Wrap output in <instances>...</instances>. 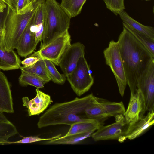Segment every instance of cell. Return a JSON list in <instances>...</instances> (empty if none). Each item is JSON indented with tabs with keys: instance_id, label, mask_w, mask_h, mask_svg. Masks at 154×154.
Instances as JSON below:
<instances>
[{
	"instance_id": "8",
	"label": "cell",
	"mask_w": 154,
	"mask_h": 154,
	"mask_svg": "<svg viewBox=\"0 0 154 154\" xmlns=\"http://www.w3.org/2000/svg\"><path fill=\"white\" fill-rule=\"evenodd\" d=\"M71 36L67 30L31 56L49 60L54 64L58 66L62 54L71 45Z\"/></svg>"
},
{
	"instance_id": "22",
	"label": "cell",
	"mask_w": 154,
	"mask_h": 154,
	"mask_svg": "<svg viewBox=\"0 0 154 154\" xmlns=\"http://www.w3.org/2000/svg\"><path fill=\"white\" fill-rule=\"evenodd\" d=\"M18 80L21 86L30 85L39 89L43 88L48 82L35 74L22 70Z\"/></svg>"
},
{
	"instance_id": "23",
	"label": "cell",
	"mask_w": 154,
	"mask_h": 154,
	"mask_svg": "<svg viewBox=\"0 0 154 154\" xmlns=\"http://www.w3.org/2000/svg\"><path fill=\"white\" fill-rule=\"evenodd\" d=\"M39 60L35 64L29 66H20L21 70L35 74L48 82L51 79L47 72L44 60Z\"/></svg>"
},
{
	"instance_id": "33",
	"label": "cell",
	"mask_w": 154,
	"mask_h": 154,
	"mask_svg": "<svg viewBox=\"0 0 154 154\" xmlns=\"http://www.w3.org/2000/svg\"><path fill=\"white\" fill-rule=\"evenodd\" d=\"M13 11L16 12L17 4L19 0H2Z\"/></svg>"
},
{
	"instance_id": "6",
	"label": "cell",
	"mask_w": 154,
	"mask_h": 154,
	"mask_svg": "<svg viewBox=\"0 0 154 154\" xmlns=\"http://www.w3.org/2000/svg\"><path fill=\"white\" fill-rule=\"evenodd\" d=\"M66 78L73 91L79 96L90 89L94 79L85 55L79 58L75 68Z\"/></svg>"
},
{
	"instance_id": "30",
	"label": "cell",
	"mask_w": 154,
	"mask_h": 154,
	"mask_svg": "<svg viewBox=\"0 0 154 154\" xmlns=\"http://www.w3.org/2000/svg\"><path fill=\"white\" fill-rule=\"evenodd\" d=\"M39 59L36 57L30 56L21 61V64L25 66H30L36 63Z\"/></svg>"
},
{
	"instance_id": "35",
	"label": "cell",
	"mask_w": 154,
	"mask_h": 154,
	"mask_svg": "<svg viewBox=\"0 0 154 154\" xmlns=\"http://www.w3.org/2000/svg\"><path fill=\"white\" fill-rule=\"evenodd\" d=\"M0 121L5 122L9 121L3 114V112L1 111H0Z\"/></svg>"
},
{
	"instance_id": "12",
	"label": "cell",
	"mask_w": 154,
	"mask_h": 154,
	"mask_svg": "<svg viewBox=\"0 0 154 154\" xmlns=\"http://www.w3.org/2000/svg\"><path fill=\"white\" fill-rule=\"evenodd\" d=\"M147 111L142 92L137 88L135 92L131 93L129 102L124 116L127 123L131 125L143 117Z\"/></svg>"
},
{
	"instance_id": "24",
	"label": "cell",
	"mask_w": 154,
	"mask_h": 154,
	"mask_svg": "<svg viewBox=\"0 0 154 154\" xmlns=\"http://www.w3.org/2000/svg\"><path fill=\"white\" fill-rule=\"evenodd\" d=\"M86 0H61L60 5L71 18L79 15Z\"/></svg>"
},
{
	"instance_id": "5",
	"label": "cell",
	"mask_w": 154,
	"mask_h": 154,
	"mask_svg": "<svg viewBox=\"0 0 154 154\" xmlns=\"http://www.w3.org/2000/svg\"><path fill=\"white\" fill-rule=\"evenodd\" d=\"M106 64L109 66L116 80L119 93L123 97L127 85L126 78L117 42L110 41L103 51Z\"/></svg>"
},
{
	"instance_id": "20",
	"label": "cell",
	"mask_w": 154,
	"mask_h": 154,
	"mask_svg": "<svg viewBox=\"0 0 154 154\" xmlns=\"http://www.w3.org/2000/svg\"><path fill=\"white\" fill-rule=\"evenodd\" d=\"M123 23L136 31L154 39V28L151 26L143 25L131 17L124 10L118 13Z\"/></svg>"
},
{
	"instance_id": "28",
	"label": "cell",
	"mask_w": 154,
	"mask_h": 154,
	"mask_svg": "<svg viewBox=\"0 0 154 154\" xmlns=\"http://www.w3.org/2000/svg\"><path fill=\"white\" fill-rule=\"evenodd\" d=\"M106 8L114 13L118 15V13L125 9L124 0H103Z\"/></svg>"
},
{
	"instance_id": "13",
	"label": "cell",
	"mask_w": 154,
	"mask_h": 154,
	"mask_svg": "<svg viewBox=\"0 0 154 154\" xmlns=\"http://www.w3.org/2000/svg\"><path fill=\"white\" fill-rule=\"evenodd\" d=\"M36 92L35 97L31 100L26 97L22 98L23 105L27 108L30 116L39 115L42 113L52 102L50 96L39 88H37Z\"/></svg>"
},
{
	"instance_id": "10",
	"label": "cell",
	"mask_w": 154,
	"mask_h": 154,
	"mask_svg": "<svg viewBox=\"0 0 154 154\" xmlns=\"http://www.w3.org/2000/svg\"><path fill=\"white\" fill-rule=\"evenodd\" d=\"M136 85L142 93L147 111H154V60L137 78Z\"/></svg>"
},
{
	"instance_id": "1",
	"label": "cell",
	"mask_w": 154,
	"mask_h": 154,
	"mask_svg": "<svg viewBox=\"0 0 154 154\" xmlns=\"http://www.w3.org/2000/svg\"><path fill=\"white\" fill-rule=\"evenodd\" d=\"M131 93L137 89V78L151 62L154 56L125 27L117 41Z\"/></svg>"
},
{
	"instance_id": "37",
	"label": "cell",
	"mask_w": 154,
	"mask_h": 154,
	"mask_svg": "<svg viewBox=\"0 0 154 154\" xmlns=\"http://www.w3.org/2000/svg\"><path fill=\"white\" fill-rule=\"evenodd\" d=\"M145 0V1H149L151 0Z\"/></svg>"
},
{
	"instance_id": "4",
	"label": "cell",
	"mask_w": 154,
	"mask_h": 154,
	"mask_svg": "<svg viewBox=\"0 0 154 154\" xmlns=\"http://www.w3.org/2000/svg\"><path fill=\"white\" fill-rule=\"evenodd\" d=\"M46 20L41 48L68 30L71 18L56 0H45Z\"/></svg>"
},
{
	"instance_id": "32",
	"label": "cell",
	"mask_w": 154,
	"mask_h": 154,
	"mask_svg": "<svg viewBox=\"0 0 154 154\" xmlns=\"http://www.w3.org/2000/svg\"><path fill=\"white\" fill-rule=\"evenodd\" d=\"M4 12L0 13V48L3 49V23Z\"/></svg>"
},
{
	"instance_id": "15",
	"label": "cell",
	"mask_w": 154,
	"mask_h": 154,
	"mask_svg": "<svg viewBox=\"0 0 154 154\" xmlns=\"http://www.w3.org/2000/svg\"><path fill=\"white\" fill-rule=\"evenodd\" d=\"M154 124V111L149 112L146 115L134 123L129 125L124 136L125 140L135 139L143 134Z\"/></svg>"
},
{
	"instance_id": "2",
	"label": "cell",
	"mask_w": 154,
	"mask_h": 154,
	"mask_svg": "<svg viewBox=\"0 0 154 154\" xmlns=\"http://www.w3.org/2000/svg\"><path fill=\"white\" fill-rule=\"evenodd\" d=\"M95 97L91 94L81 98L76 97L70 101L55 104L40 117L38 127L59 125L70 126L77 122L91 120L86 117L85 110Z\"/></svg>"
},
{
	"instance_id": "7",
	"label": "cell",
	"mask_w": 154,
	"mask_h": 154,
	"mask_svg": "<svg viewBox=\"0 0 154 154\" xmlns=\"http://www.w3.org/2000/svg\"><path fill=\"white\" fill-rule=\"evenodd\" d=\"M125 111L122 102H111L96 97L85 109V114L88 118L103 121L109 117L124 115Z\"/></svg>"
},
{
	"instance_id": "17",
	"label": "cell",
	"mask_w": 154,
	"mask_h": 154,
	"mask_svg": "<svg viewBox=\"0 0 154 154\" xmlns=\"http://www.w3.org/2000/svg\"><path fill=\"white\" fill-rule=\"evenodd\" d=\"M43 0L38 6L35 13L32 27L37 44L41 40L45 24L46 14Z\"/></svg>"
},
{
	"instance_id": "36",
	"label": "cell",
	"mask_w": 154,
	"mask_h": 154,
	"mask_svg": "<svg viewBox=\"0 0 154 154\" xmlns=\"http://www.w3.org/2000/svg\"><path fill=\"white\" fill-rule=\"evenodd\" d=\"M36 0H28V3L29 4H30V3L34 2V1H35Z\"/></svg>"
},
{
	"instance_id": "26",
	"label": "cell",
	"mask_w": 154,
	"mask_h": 154,
	"mask_svg": "<svg viewBox=\"0 0 154 154\" xmlns=\"http://www.w3.org/2000/svg\"><path fill=\"white\" fill-rule=\"evenodd\" d=\"M123 27L129 31L154 56V39L134 29L123 22Z\"/></svg>"
},
{
	"instance_id": "27",
	"label": "cell",
	"mask_w": 154,
	"mask_h": 154,
	"mask_svg": "<svg viewBox=\"0 0 154 154\" xmlns=\"http://www.w3.org/2000/svg\"><path fill=\"white\" fill-rule=\"evenodd\" d=\"M44 60L51 81L55 83L63 84L66 79V75L64 74H61L58 72L52 62L46 59H45Z\"/></svg>"
},
{
	"instance_id": "14",
	"label": "cell",
	"mask_w": 154,
	"mask_h": 154,
	"mask_svg": "<svg viewBox=\"0 0 154 154\" xmlns=\"http://www.w3.org/2000/svg\"><path fill=\"white\" fill-rule=\"evenodd\" d=\"M34 17L22 35L16 49L22 57H26L31 54L38 44L32 27Z\"/></svg>"
},
{
	"instance_id": "19",
	"label": "cell",
	"mask_w": 154,
	"mask_h": 154,
	"mask_svg": "<svg viewBox=\"0 0 154 154\" xmlns=\"http://www.w3.org/2000/svg\"><path fill=\"white\" fill-rule=\"evenodd\" d=\"M103 121L92 119L89 121L75 122L70 125L69 131L64 136L91 132H94L103 125Z\"/></svg>"
},
{
	"instance_id": "31",
	"label": "cell",
	"mask_w": 154,
	"mask_h": 154,
	"mask_svg": "<svg viewBox=\"0 0 154 154\" xmlns=\"http://www.w3.org/2000/svg\"><path fill=\"white\" fill-rule=\"evenodd\" d=\"M29 4L28 0H19L17 4V13L20 14Z\"/></svg>"
},
{
	"instance_id": "18",
	"label": "cell",
	"mask_w": 154,
	"mask_h": 154,
	"mask_svg": "<svg viewBox=\"0 0 154 154\" xmlns=\"http://www.w3.org/2000/svg\"><path fill=\"white\" fill-rule=\"evenodd\" d=\"M21 62L14 50L7 51L0 48V69L7 71L18 69Z\"/></svg>"
},
{
	"instance_id": "11",
	"label": "cell",
	"mask_w": 154,
	"mask_h": 154,
	"mask_svg": "<svg viewBox=\"0 0 154 154\" xmlns=\"http://www.w3.org/2000/svg\"><path fill=\"white\" fill-rule=\"evenodd\" d=\"M85 49L83 44L77 42L71 44L62 54L58 66L66 76L73 71L79 58L85 55Z\"/></svg>"
},
{
	"instance_id": "16",
	"label": "cell",
	"mask_w": 154,
	"mask_h": 154,
	"mask_svg": "<svg viewBox=\"0 0 154 154\" xmlns=\"http://www.w3.org/2000/svg\"><path fill=\"white\" fill-rule=\"evenodd\" d=\"M0 111L8 113L14 112L10 85L6 76L0 70Z\"/></svg>"
},
{
	"instance_id": "25",
	"label": "cell",
	"mask_w": 154,
	"mask_h": 154,
	"mask_svg": "<svg viewBox=\"0 0 154 154\" xmlns=\"http://www.w3.org/2000/svg\"><path fill=\"white\" fill-rule=\"evenodd\" d=\"M15 126L10 121H0V144H9V138L17 134Z\"/></svg>"
},
{
	"instance_id": "34",
	"label": "cell",
	"mask_w": 154,
	"mask_h": 154,
	"mask_svg": "<svg viewBox=\"0 0 154 154\" xmlns=\"http://www.w3.org/2000/svg\"><path fill=\"white\" fill-rule=\"evenodd\" d=\"M6 7V4L2 0H0V13L3 12Z\"/></svg>"
},
{
	"instance_id": "21",
	"label": "cell",
	"mask_w": 154,
	"mask_h": 154,
	"mask_svg": "<svg viewBox=\"0 0 154 154\" xmlns=\"http://www.w3.org/2000/svg\"><path fill=\"white\" fill-rule=\"evenodd\" d=\"M93 132L74 134L67 136H60L58 135L55 138L47 140L44 143L45 144H76L91 136Z\"/></svg>"
},
{
	"instance_id": "29",
	"label": "cell",
	"mask_w": 154,
	"mask_h": 154,
	"mask_svg": "<svg viewBox=\"0 0 154 154\" xmlns=\"http://www.w3.org/2000/svg\"><path fill=\"white\" fill-rule=\"evenodd\" d=\"M58 135L56 136L51 138H43L38 136H29L24 137L22 139L15 142H10L9 144L12 143H29L38 141L47 140L57 137Z\"/></svg>"
},
{
	"instance_id": "3",
	"label": "cell",
	"mask_w": 154,
	"mask_h": 154,
	"mask_svg": "<svg viewBox=\"0 0 154 154\" xmlns=\"http://www.w3.org/2000/svg\"><path fill=\"white\" fill-rule=\"evenodd\" d=\"M43 0H36L30 3L20 14L7 6L4 12L3 23V50L9 51L16 49L38 6Z\"/></svg>"
},
{
	"instance_id": "9",
	"label": "cell",
	"mask_w": 154,
	"mask_h": 154,
	"mask_svg": "<svg viewBox=\"0 0 154 154\" xmlns=\"http://www.w3.org/2000/svg\"><path fill=\"white\" fill-rule=\"evenodd\" d=\"M114 117L115 122L106 126L102 125L92 134L91 136L95 141L117 140L122 142L125 140L124 137L129 124L127 123L123 114Z\"/></svg>"
}]
</instances>
